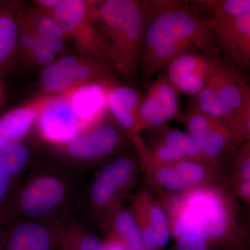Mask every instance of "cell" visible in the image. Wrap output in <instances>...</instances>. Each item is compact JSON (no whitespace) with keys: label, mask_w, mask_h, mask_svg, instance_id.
<instances>
[{"label":"cell","mask_w":250,"mask_h":250,"mask_svg":"<svg viewBox=\"0 0 250 250\" xmlns=\"http://www.w3.org/2000/svg\"><path fill=\"white\" fill-rule=\"evenodd\" d=\"M152 12L143 42L139 71L149 82L172 59L188 52L219 56L214 33L207 18L180 1H151Z\"/></svg>","instance_id":"cell-1"},{"label":"cell","mask_w":250,"mask_h":250,"mask_svg":"<svg viewBox=\"0 0 250 250\" xmlns=\"http://www.w3.org/2000/svg\"><path fill=\"white\" fill-rule=\"evenodd\" d=\"M151 1L105 0L98 1L96 26L107 47L110 64L118 75L134 81L148 22Z\"/></svg>","instance_id":"cell-2"},{"label":"cell","mask_w":250,"mask_h":250,"mask_svg":"<svg viewBox=\"0 0 250 250\" xmlns=\"http://www.w3.org/2000/svg\"><path fill=\"white\" fill-rule=\"evenodd\" d=\"M182 205L205 227L208 243L224 250H245L249 236L238 228L230 199L220 190L198 189L186 197Z\"/></svg>","instance_id":"cell-3"},{"label":"cell","mask_w":250,"mask_h":250,"mask_svg":"<svg viewBox=\"0 0 250 250\" xmlns=\"http://www.w3.org/2000/svg\"><path fill=\"white\" fill-rule=\"evenodd\" d=\"M70 188L54 172L33 176L15 189L6 205L9 222L16 220H46L66 204Z\"/></svg>","instance_id":"cell-4"},{"label":"cell","mask_w":250,"mask_h":250,"mask_svg":"<svg viewBox=\"0 0 250 250\" xmlns=\"http://www.w3.org/2000/svg\"><path fill=\"white\" fill-rule=\"evenodd\" d=\"M49 11L62 26L67 41L75 46L79 56L111 66L107 47L96 26L98 1L61 0Z\"/></svg>","instance_id":"cell-5"},{"label":"cell","mask_w":250,"mask_h":250,"mask_svg":"<svg viewBox=\"0 0 250 250\" xmlns=\"http://www.w3.org/2000/svg\"><path fill=\"white\" fill-rule=\"evenodd\" d=\"M113 72V68L105 62L65 55L44 68L40 83L45 93L57 95L88 82L112 80Z\"/></svg>","instance_id":"cell-6"},{"label":"cell","mask_w":250,"mask_h":250,"mask_svg":"<svg viewBox=\"0 0 250 250\" xmlns=\"http://www.w3.org/2000/svg\"><path fill=\"white\" fill-rule=\"evenodd\" d=\"M183 121L187 134L212 164L217 163L237 144L226 123L205 114L193 103L186 112Z\"/></svg>","instance_id":"cell-7"},{"label":"cell","mask_w":250,"mask_h":250,"mask_svg":"<svg viewBox=\"0 0 250 250\" xmlns=\"http://www.w3.org/2000/svg\"><path fill=\"white\" fill-rule=\"evenodd\" d=\"M223 62V59L218 55L185 52L167 63L166 75L179 93L195 97L210 82Z\"/></svg>","instance_id":"cell-8"},{"label":"cell","mask_w":250,"mask_h":250,"mask_svg":"<svg viewBox=\"0 0 250 250\" xmlns=\"http://www.w3.org/2000/svg\"><path fill=\"white\" fill-rule=\"evenodd\" d=\"M219 52H223L224 61L242 77L250 74V14L237 17L210 19Z\"/></svg>","instance_id":"cell-9"},{"label":"cell","mask_w":250,"mask_h":250,"mask_svg":"<svg viewBox=\"0 0 250 250\" xmlns=\"http://www.w3.org/2000/svg\"><path fill=\"white\" fill-rule=\"evenodd\" d=\"M65 225L59 220H12L5 228L0 250L58 249Z\"/></svg>","instance_id":"cell-10"},{"label":"cell","mask_w":250,"mask_h":250,"mask_svg":"<svg viewBox=\"0 0 250 250\" xmlns=\"http://www.w3.org/2000/svg\"><path fill=\"white\" fill-rule=\"evenodd\" d=\"M112 81L88 82L59 94L80 122L83 133L98 126L108 111V87Z\"/></svg>","instance_id":"cell-11"},{"label":"cell","mask_w":250,"mask_h":250,"mask_svg":"<svg viewBox=\"0 0 250 250\" xmlns=\"http://www.w3.org/2000/svg\"><path fill=\"white\" fill-rule=\"evenodd\" d=\"M218 94L223 121L239 143L240 123L250 95V85L244 77L223 61L218 69Z\"/></svg>","instance_id":"cell-12"},{"label":"cell","mask_w":250,"mask_h":250,"mask_svg":"<svg viewBox=\"0 0 250 250\" xmlns=\"http://www.w3.org/2000/svg\"><path fill=\"white\" fill-rule=\"evenodd\" d=\"M121 141V133L110 124L98 125L57 146L72 161L88 164L103 159L113 152Z\"/></svg>","instance_id":"cell-13"},{"label":"cell","mask_w":250,"mask_h":250,"mask_svg":"<svg viewBox=\"0 0 250 250\" xmlns=\"http://www.w3.org/2000/svg\"><path fill=\"white\" fill-rule=\"evenodd\" d=\"M35 126L41 139L57 146L83 133L80 122L59 94L41 112Z\"/></svg>","instance_id":"cell-14"},{"label":"cell","mask_w":250,"mask_h":250,"mask_svg":"<svg viewBox=\"0 0 250 250\" xmlns=\"http://www.w3.org/2000/svg\"><path fill=\"white\" fill-rule=\"evenodd\" d=\"M54 96L49 94L39 97L0 116V138L10 142L22 143Z\"/></svg>","instance_id":"cell-15"},{"label":"cell","mask_w":250,"mask_h":250,"mask_svg":"<svg viewBox=\"0 0 250 250\" xmlns=\"http://www.w3.org/2000/svg\"><path fill=\"white\" fill-rule=\"evenodd\" d=\"M141 99L133 87L112 81L108 87V111L122 129L134 137L139 134L138 118Z\"/></svg>","instance_id":"cell-16"},{"label":"cell","mask_w":250,"mask_h":250,"mask_svg":"<svg viewBox=\"0 0 250 250\" xmlns=\"http://www.w3.org/2000/svg\"><path fill=\"white\" fill-rule=\"evenodd\" d=\"M22 9L21 1L0 0V70L19 53Z\"/></svg>","instance_id":"cell-17"},{"label":"cell","mask_w":250,"mask_h":250,"mask_svg":"<svg viewBox=\"0 0 250 250\" xmlns=\"http://www.w3.org/2000/svg\"><path fill=\"white\" fill-rule=\"evenodd\" d=\"M122 194L112 174L111 166L106 164L97 172L89 190V202L94 212L104 218L121 205Z\"/></svg>","instance_id":"cell-18"},{"label":"cell","mask_w":250,"mask_h":250,"mask_svg":"<svg viewBox=\"0 0 250 250\" xmlns=\"http://www.w3.org/2000/svg\"><path fill=\"white\" fill-rule=\"evenodd\" d=\"M104 219L109 226L108 231L119 236L129 250H147L131 211L125 209L120 205Z\"/></svg>","instance_id":"cell-19"},{"label":"cell","mask_w":250,"mask_h":250,"mask_svg":"<svg viewBox=\"0 0 250 250\" xmlns=\"http://www.w3.org/2000/svg\"><path fill=\"white\" fill-rule=\"evenodd\" d=\"M22 21L40 37L67 41L63 29L49 10L23 6Z\"/></svg>","instance_id":"cell-20"},{"label":"cell","mask_w":250,"mask_h":250,"mask_svg":"<svg viewBox=\"0 0 250 250\" xmlns=\"http://www.w3.org/2000/svg\"><path fill=\"white\" fill-rule=\"evenodd\" d=\"M30 160L31 152L25 145L0 138V170L16 179L27 168Z\"/></svg>","instance_id":"cell-21"},{"label":"cell","mask_w":250,"mask_h":250,"mask_svg":"<svg viewBox=\"0 0 250 250\" xmlns=\"http://www.w3.org/2000/svg\"><path fill=\"white\" fill-rule=\"evenodd\" d=\"M167 118L172 121L179 114L178 90L171 83L165 73L159 74L148 88Z\"/></svg>","instance_id":"cell-22"},{"label":"cell","mask_w":250,"mask_h":250,"mask_svg":"<svg viewBox=\"0 0 250 250\" xmlns=\"http://www.w3.org/2000/svg\"><path fill=\"white\" fill-rule=\"evenodd\" d=\"M134 200L147 215L155 231L156 239L160 249L165 248L170 241V229L167 217L160 206L153 201L146 193H140Z\"/></svg>","instance_id":"cell-23"},{"label":"cell","mask_w":250,"mask_h":250,"mask_svg":"<svg viewBox=\"0 0 250 250\" xmlns=\"http://www.w3.org/2000/svg\"><path fill=\"white\" fill-rule=\"evenodd\" d=\"M58 250H108L104 241L77 225H65Z\"/></svg>","instance_id":"cell-24"},{"label":"cell","mask_w":250,"mask_h":250,"mask_svg":"<svg viewBox=\"0 0 250 250\" xmlns=\"http://www.w3.org/2000/svg\"><path fill=\"white\" fill-rule=\"evenodd\" d=\"M159 141L178 150L187 160L212 164L204 156L196 143L187 132L174 128L165 127Z\"/></svg>","instance_id":"cell-25"},{"label":"cell","mask_w":250,"mask_h":250,"mask_svg":"<svg viewBox=\"0 0 250 250\" xmlns=\"http://www.w3.org/2000/svg\"><path fill=\"white\" fill-rule=\"evenodd\" d=\"M167 122L159 105L152 95L147 91L146 95L142 97L140 104L138 118L139 133L149 128L162 127L165 126Z\"/></svg>","instance_id":"cell-26"},{"label":"cell","mask_w":250,"mask_h":250,"mask_svg":"<svg viewBox=\"0 0 250 250\" xmlns=\"http://www.w3.org/2000/svg\"><path fill=\"white\" fill-rule=\"evenodd\" d=\"M213 75L210 82L194 98V104L205 114L223 121L218 94V75Z\"/></svg>","instance_id":"cell-27"},{"label":"cell","mask_w":250,"mask_h":250,"mask_svg":"<svg viewBox=\"0 0 250 250\" xmlns=\"http://www.w3.org/2000/svg\"><path fill=\"white\" fill-rule=\"evenodd\" d=\"M65 41L44 39L36 35V42L31 53L30 62L42 67L49 66L65 47Z\"/></svg>","instance_id":"cell-28"},{"label":"cell","mask_w":250,"mask_h":250,"mask_svg":"<svg viewBox=\"0 0 250 250\" xmlns=\"http://www.w3.org/2000/svg\"><path fill=\"white\" fill-rule=\"evenodd\" d=\"M210 19H223L250 14V0H219L206 1Z\"/></svg>","instance_id":"cell-29"},{"label":"cell","mask_w":250,"mask_h":250,"mask_svg":"<svg viewBox=\"0 0 250 250\" xmlns=\"http://www.w3.org/2000/svg\"><path fill=\"white\" fill-rule=\"evenodd\" d=\"M154 179L161 187L170 191H182L189 185L174 168L173 165L149 166Z\"/></svg>","instance_id":"cell-30"},{"label":"cell","mask_w":250,"mask_h":250,"mask_svg":"<svg viewBox=\"0 0 250 250\" xmlns=\"http://www.w3.org/2000/svg\"><path fill=\"white\" fill-rule=\"evenodd\" d=\"M111 172L122 195L131 187L134 182L135 165L132 159L127 156H120L111 163Z\"/></svg>","instance_id":"cell-31"},{"label":"cell","mask_w":250,"mask_h":250,"mask_svg":"<svg viewBox=\"0 0 250 250\" xmlns=\"http://www.w3.org/2000/svg\"><path fill=\"white\" fill-rule=\"evenodd\" d=\"M206 164L192 160H183L173 164L180 177L189 187H196L205 182L207 177Z\"/></svg>","instance_id":"cell-32"},{"label":"cell","mask_w":250,"mask_h":250,"mask_svg":"<svg viewBox=\"0 0 250 250\" xmlns=\"http://www.w3.org/2000/svg\"><path fill=\"white\" fill-rule=\"evenodd\" d=\"M250 179V141L241 143L233 162L232 185Z\"/></svg>","instance_id":"cell-33"},{"label":"cell","mask_w":250,"mask_h":250,"mask_svg":"<svg viewBox=\"0 0 250 250\" xmlns=\"http://www.w3.org/2000/svg\"><path fill=\"white\" fill-rule=\"evenodd\" d=\"M183 160L187 159L182 153L161 141H158L149 153V166L173 165Z\"/></svg>","instance_id":"cell-34"},{"label":"cell","mask_w":250,"mask_h":250,"mask_svg":"<svg viewBox=\"0 0 250 250\" xmlns=\"http://www.w3.org/2000/svg\"><path fill=\"white\" fill-rule=\"evenodd\" d=\"M177 240V243L172 250H209V244L197 235L187 233Z\"/></svg>","instance_id":"cell-35"},{"label":"cell","mask_w":250,"mask_h":250,"mask_svg":"<svg viewBox=\"0 0 250 250\" xmlns=\"http://www.w3.org/2000/svg\"><path fill=\"white\" fill-rule=\"evenodd\" d=\"M16 181V179L0 170V211L9 201L14 191Z\"/></svg>","instance_id":"cell-36"},{"label":"cell","mask_w":250,"mask_h":250,"mask_svg":"<svg viewBox=\"0 0 250 250\" xmlns=\"http://www.w3.org/2000/svg\"><path fill=\"white\" fill-rule=\"evenodd\" d=\"M250 141V95L242 114L239 129V144Z\"/></svg>","instance_id":"cell-37"},{"label":"cell","mask_w":250,"mask_h":250,"mask_svg":"<svg viewBox=\"0 0 250 250\" xmlns=\"http://www.w3.org/2000/svg\"><path fill=\"white\" fill-rule=\"evenodd\" d=\"M104 241L108 250H129L125 242L115 233L108 232Z\"/></svg>","instance_id":"cell-38"},{"label":"cell","mask_w":250,"mask_h":250,"mask_svg":"<svg viewBox=\"0 0 250 250\" xmlns=\"http://www.w3.org/2000/svg\"><path fill=\"white\" fill-rule=\"evenodd\" d=\"M5 206L0 211V249H1V242H2L3 236H4L5 228L9 222V215H8Z\"/></svg>","instance_id":"cell-39"},{"label":"cell","mask_w":250,"mask_h":250,"mask_svg":"<svg viewBox=\"0 0 250 250\" xmlns=\"http://www.w3.org/2000/svg\"><path fill=\"white\" fill-rule=\"evenodd\" d=\"M61 0H37L34 1V4L42 9L51 10L55 7L60 2Z\"/></svg>","instance_id":"cell-40"},{"label":"cell","mask_w":250,"mask_h":250,"mask_svg":"<svg viewBox=\"0 0 250 250\" xmlns=\"http://www.w3.org/2000/svg\"><path fill=\"white\" fill-rule=\"evenodd\" d=\"M245 250H250V235L249 236V239H248V244H247V246Z\"/></svg>","instance_id":"cell-41"},{"label":"cell","mask_w":250,"mask_h":250,"mask_svg":"<svg viewBox=\"0 0 250 250\" xmlns=\"http://www.w3.org/2000/svg\"><path fill=\"white\" fill-rule=\"evenodd\" d=\"M1 85H0V99H1Z\"/></svg>","instance_id":"cell-42"},{"label":"cell","mask_w":250,"mask_h":250,"mask_svg":"<svg viewBox=\"0 0 250 250\" xmlns=\"http://www.w3.org/2000/svg\"><path fill=\"white\" fill-rule=\"evenodd\" d=\"M247 203H248V205H249L250 207V201H249V202H247Z\"/></svg>","instance_id":"cell-43"}]
</instances>
